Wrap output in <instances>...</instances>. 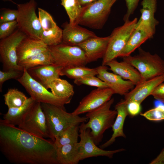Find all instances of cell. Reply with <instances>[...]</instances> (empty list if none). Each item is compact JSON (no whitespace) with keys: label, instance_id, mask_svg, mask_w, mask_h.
<instances>
[{"label":"cell","instance_id":"6da1fadb","mask_svg":"<svg viewBox=\"0 0 164 164\" xmlns=\"http://www.w3.org/2000/svg\"><path fill=\"white\" fill-rule=\"evenodd\" d=\"M0 150L15 164H59L54 142L0 121Z\"/></svg>","mask_w":164,"mask_h":164},{"label":"cell","instance_id":"7a4b0ae2","mask_svg":"<svg viewBox=\"0 0 164 164\" xmlns=\"http://www.w3.org/2000/svg\"><path fill=\"white\" fill-rule=\"evenodd\" d=\"M114 101V98H111L98 108L87 113L85 115L88 121L84 123V126L91 129L90 134L97 145L102 141L105 131L112 127L116 117V111L110 109Z\"/></svg>","mask_w":164,"mask_h":164},{"label":"cell","instance_id":"3957f363","mask_svg":"<svg viewBox=\"0 0 164 164\" xmlns=\"http://www.w3.org/2000/svg\"><path fill=\"white\" fill-rule=\"evenodd\" d=\"M42 108L45 115L50 139L54 142L55 137L59 133L69 127L80 125L88 121L85 116L75 115L67 112L60 107L46 103H41Z\"/></svg>","mask_w":164,"mask_h":164},{"label":"cell","instance_id":"277c9868","mask_svg":"<svg viewBox=\"0 0 164 164\" xmlns=\"http://www.w3.org/2000/svg\"><path fill=\"white\" fill-rule=\"evenodd\" d=\"M141 74L143 82L164 74V60L156 54H152L141 48L138 53L123 57Z\"/></svg>","mask_w":164,"mask_h":164},{"label":"cell","instance_id":"5b68a950","mask_svg":"<svg viewBox=\"0 0 164 164\" xmlns=\"http://www.w3.org/2000/svg\"><path fill=\"white\" fill-rule=\"evenodd\" d=\"M116 0H98L82 6L77 24L93 29L102 28Z\"/></svg>","mask_w":164,"mask_h":164},{"label":"cell","instance_id":"8992f818","mask_svg":"<svg viewBox=\"0 0 164 164\" xmlns=\"http://www.w3.org/2000/svg\"><path fill=\"white\" fill-rule=\"evenodd\" d=\"M17 5L18 29L27 36L40 39L43 30L36 13L37 3L35 0Z\"/></svg>","mask_w":164,"mask_h":164},{"label":"cell","instance_id":"52a82bcc","mask_svg":"<svg viewBox=\"0 0 164 164\" xmlns=\"http://www.w3.org/2000/svg\"><path fill=\"white\" fill-rule=\"evenodd\" d=\"M17 81L36 102L50 104L65 109L64 105L70 103L71 99L59 98L55 96L43 85L32 78L24 69L22 75Z\"/></svg>","mask_w":164,"mask_h":164},{"label":"cell","instance_id":"ba28073f","mask_svg":"<svg viewBox=\"0 0 164 164\" xmlns=\"http://www.w3.org/2000/svg\"><path fill=\"white\" fill-rule=\"evenodd\" d=\"M138 19L124 22L122 26L115 28L110 36V38L105 54L103 58L102 65H106L109 61L116 59L126 44L134 30Z\"/></svg>","mask_w":164,"mask_h":164},{"label":"cell","instance_id":"9c48e42d","mask_svg":"<svg viewBox=\"0 0 164 164\" xmlns=\"http://www.w3.org/2000/svg\"><path fill=\"white\" fill-rule=\"evenodd\" d=\"M18 126L21 130L35 136L50 138L46 117L40 102H35Z\"/></svg>","mask_w":164,"mask_h":164},{"label":"cell","instance_id":"30bf717a","mask_svg":"<svg viewBox=\"0 0 164 164\" xmlns=\"http://www.w3.org/2000/svg\"><path fill=\"white\" fill-rule=\"evenodd\" d=\"M54 65L63 68L85 66L87 63L84 51L77 46H72L62 43L49 46Z\"/></svg>","mask_w":164,"mask_h":164},{"label":"cell","instance_id":"8fae6325","mask_svg":"<svg viewBox=\"0 0 164 164\" xmlns=\"http://www.w3.org/2000/svg\"><path fill=\"white\" fill-rule=\"evenodd\" d=\"M26 36L18 29L9 36L1 39L0 57L3 71L12 69L24 70L17 63V48Z\"/></svg>","mask_w":164,"mask_h":164},{"label":"cell","instance_id":"7c38bea8","mask_svg":"<svg viewBox=\"0 0 164 164\" xmlns=\"http://www.w3.org/2000/svg\"><path fill=\"white\" fill-rule=\"evenodd\" d=\"M79 126L80 161L94 157L103 156L111 158L114 154L125 150L121 148L113 150H106L97 146L90 134L91 129L86 128L84 123Z\"/></svg>","mask_w":164,"mask_h":164},{"label":"cell","instance_id":"4fadbf2b","mask_svg":"<svg viewBox=\"0 0 164 164\" xmlns=\"http://www.w3.org/2000/svg\"><path fill=\"white\" fill-rule=\"evenodd\" d=\"M113 94V90L109 87L97 88L84 97L72 113L79 115L92 111L109 101Z\"/></svg>","mask_w":164,"mask_h":164},{"label":"cell","instance_id":"5bb4252c","mask_svg":"<svg viewBox=\"0 0 164 164\" xmlns=\"http://www.w3.org/2000/svg\"><path fill=\"white\" fill-rule=\"evenodd\" d=\"M95 68L98 73L97 77L113 90L114 94L125 96L135 87V84L131 81L108 71L107 66L101 65Z\"/></svg>","mask_w":164,"mask_h":164},{"label":"cell","instance_id":"9a60e30c","mask_svg":"<svg viewBox=\"0 0 164 164\" xmlns=\"http://www.w3.org/2000/svg\"><path fill=\"white\" fill-rule=\"evenodd\" d=\"M155 32L142 23H136L128 40L119 57L131 55L136 49L147 40L152 38Z\"/></svg>","mask_w":164,"mask_h":164},{"label":"cell","instance_id":"2e32d148","mask_svg":"<svg viewBox=\"0 0 164 164\" xmlns=\"http://www.w3.org/2000/svg\"><path fill=\"white\" fill-rule=\"evenodd\" d=\"M164 82V74L144 81L135 85L132 90L124 96V101L128 104L132 101L140 104L149 96L155 89Z\"/></svg>","mask_w":164,"mask_h":164},{"label":"cell","instance_id":"e0dca14e","mask_svg":"<svg viewBox=\"0 0 164 164\" xmlns=\"http://www.w3.org/2000/svg\"><path fill=\"white\" fill-rule=\"evenodd\" d=\"M110 36L105 37L97 36L90 38L77 46L84 52L87 63L103 58L107 50Z\"/></svg>","mask_w":164,"mask_h":164},{"label":"cell","instance_id":"ac0fdd59","mask_svg":"<svg viewBox=\"0 0 164 164\" xmlns=\"http://www.w3.org/2000/svg\"><path fill=\"white\" fill-rule=\"evenodd\" d=\"M78 25H71L67 22L63 24L62 43L70 46H77L97 36L93 32Z\"/></svg>","mask_w":164,"mask_h":164},{"label":"cell","instance_id":"d6986e66","mask_svg":"<svg viewBox=\"0 0 164 164\" xmlns=\"http://www.w3.org/2000/svg\"><path fill=\"white\" fill-rule=\"evenodd\" d=\"M48 49L49 46L41 40L26 36L17 48L18 65L24 60Z\"/></svg>","mask_w":164,"mask_h":164},{"label":"cell","instance_id":"ffe728a7","mask_svg":"<svg viewBox=\"0 0 164 164\" xmlns=\"http://www.w3.org/2000/svg\"><path fill=\"white\" fill-rule=\"evenodd\" d=\"M63 67L55 65L39 66L27 70L29 75L48 89V85L53 79L60 78V73Z\"/></svg>","mask_w":164,"mask_h":164},{"label":"cell","instance_id":"44dd1931","mask_svg":"<svg viewBox=\"0 0 164 164\" xmlns=\"http://www.w3.org/2000/svg\"><path fill=\"white\" fill-rule=\"evenodd\" d=\"M127 104L124 99H121L115 106V110L117 111L116 117L112 127L113 134L111 138L105 142L100 146L104 149L112 145L117 137H126L123 131L125 120L128 115Z\"/></svg>","mask_w":164,"mask_h":164},{"label":"cell","instance_id":"7402d4cb","mask_svg":"<svg viewBox=\"0 0 164 164\" xmlns=\"http://www.w3.org/2000/svg\"><path fill=\"white\" fill-rule=\"evenodd\" d=\"M106 66H109L113 73L125 80L131 81L135 86L143 82L139 71L132 65L125 61L119 62L115 59L108 62Z\"/></svg>","mask_w":164,"mask_h":164},{"label":"cell","instance_id":"603a6c76","mask_svg":"<svg viewBox=\"0 0 164 164\" xmlns=\"http://www.w3.org/2000/svg\"><path fill=\"white\" fill-rule=\"evenodd\" d=\"M57 159L59 164H77L80 161L79 142L56 147Z\"/></svg>","mask_w":164,"mask_h":164},{"label":"cell","instance_id":"cb8c5ba5","mask_svg":"<svg viewBox=\"0 0 164 164\" xmlns=\"http://www.w3.org/2000/svg\"><path fill=\"white\" fill-rule=\"evenodd\" d=\"M36 101L32 97L28 98L24 104L17 108H8L0 121L6 124L18 126L25 115L32 108Z\"/></svg>","mask_w":164,"mask_h":164},{"label":"cell","instance_id":"d4e9b609","mask_svg":"<svg viewBox=\"0 0 164 164\" xmlns=\"http://www.w3.org/2000/svg\"><path fill=\"white\" fill-rule=\"evenodd\" d=\"M157 0H143L140 10L141 17L137 23H142L148 26L155 32L156 27L159 24L155 18L156 10Z\"/></svg>","mask_w":164,"mask_h":164},{"label":"cell","instance_id":"484cf974","mask_svg":"<svg viewBox=\"0 0 164 164\" xmlns=\"http://www.w3.org/2000/svg\"><path fill=\"white\" fill-rule=\"evenodd\" d=\"M49 88L55 96L60 98L71 99L74 93L73 85L60 78L51 81L48 85Z\"/></svg>","mask_w":164,"mask_h":164},{"label":"cell","instance_id":"4316f807","mask_svg":"<svg viewBox=\"0 0 164 164\" xmlns=\"http://www.w3.org/2000/svg\"><path fill=\"white\" fill-rule=\"evenodd\" d=\"M47 65H54V60L49 48L46 51L24 60L18 64L19 66L26 70L38 66Z\"/></svg>","mask_w":164,"mask_h":164},{"label":"cell","instance_id":"83f0119b","mask_svg":"<svg viewBox=\"0 0 164 164\" xmlns=\"http://www.w3.org/2000/svg\"><path fill=\"white\" fill-rule=\"evenodd\" d=\"M79 126V125H72L57 135L54 141L56 147L78 142Z\"/></svg>","mask_w":164,"mask_h":164},{"label":"cell","instance_id":"f1b7e54d","mask_svg":"<svg viewBox=\"0 0 164 164\" xmlns=\"http://www.w3.org/2000/svg\"><path fill=\"white\" fill-rule=\"evenodd\" d=\"M98 74L96 69L89 68L85 66H77L63 68L60 73V76H65L68 78L75 80L86 76H95Z\"/></svg>","mask_w":164,"mask_h":164},{"label":"cell","instance_id":"f546056e","mask_svg":"<svg viewBox=\"0 0 164 164\" xmlns=\"http://www.w3.org/2000/svg\"><path fill=\"white\" fill-rule=\"evenodd\" d=\"M3 96L5 103L8 108L22 106L28 98L23 93L15 88L9 89Z\"/></svg>","mask_w":164,"mask_h":164},{"label":"cell","instance_id":"4dcf8cb0","mask_svg":"<svg viewBox=\"0 0 164 164\" xmlns=\"http://www.w3.org/2000/svg\"><path fill=\"white\" fill-rule=\"evenodd\" d=\"M63 30L57 25L52 29L43 31L40 39L48 46H55L62 42Z\"/></svg>","mask_w":164,"mask_h":164},{"label":"cell","instance_id":"1f68e13d","mask_svg":"<svg viewBox=\"0 0 164 164\" xmlns=\"http://www.w3.org/2000/svg\"><path fill=\"white\" fill-rule=\"evenodd\" d=\"M61 5L65 9L69 19V23L77 24L82 9L78 0H61Z\"/></svg>","mask_w":164,"mask_h":164},{"label":"cell","instance_id":"d6a6232c","mask_svg":"<svg viewBox=\"0 0 164 164\" xmlns=\"http://www.w3.org/2000/svg\"><path fill=\"white\" fill-rule=\"evenodd\" d=\"M74 83L78 85H85L97 88L108 87V85L103 81L95 76L89 75L74 80Z\"/></svg>","mask_w":164,"mask_h":164},{"label":"cell","instance_id":"836d02e7","mask_svg":"<svg viewBox=\"0 0 164 164\" xmlns=\"http://www.w3.org/2000/svg\"><path fill=\"white\" fill-rule=\"evenodd\" d=\"M39 19L43 30H47L57 25L52 16L46 10L38 8Z\"/></svg>","mask_w":164,"mask_h":164},{"label":"cell","instance_id":"e575fe53","mask_svg":"<svg viewBox=\"0 0 164 164\" xmlns=\"http://www.w3.org/2000/svg\"><path fill=\"white\" fill-rule=\"evenodd\" d=\"M24 70L12 69L5 71L0 70V91L2 92V85L6 81L10 79L17 80L22 75Z\"/></svg>","mask_w":164,"mask_h":164},{"label":"cell","instance_id":"d590c367","mask_svg":"<svg viewBox=\"0 0 164 164\" xmlns=\"http://www.w3.org/2000/svg\"><path fill=\"white\" fill-rule=\"evenodd\" d=\"M140 115L151 121H158L164 120V108L156 107L149 110Z\"/></svg>","mask_w":164,"mask_h":164},{"label":"cell","instance_id":"8d00e7d4","mask_svg":"<svg viewBox=\"0 0 164 164\" xmlns=\"http://www.w3.org/2000/svg\"><path fill=\"white\" fill-rule=\"evenodd\" d=\"M17 27L16 20L0 23V39L5 38L10 35Z\"/></svg>","mask_w":164,"mask_h":164},{"label":"cell","instance_id":"74e56055","mask_svg":"<svg viewBox=\"0 0 164 164\" xmlns=\"http://www.w3.org/2000/svg\"><path fill=\"white\" fill-rule=\"evenodd\" d=\"M18 12L17 10L3 8L0 16V23L16 20L17 17Z\"/></svg>","mask_w":164,"mask_h":164},{"label":"cell","instance_id":"f35d334b","mask_svg":"<svg viewBox=\"0 0 164 164\" xmlns=\"http://www.w3.org/2000/svg\"><path fill=\"white\" fill-rule=\"evenodd\" d=\"M127 11L123 17L124 22L129 20L130 16L134 12L140 0H125Z\"/></svg>","mask_w":164,"mask_h":164},{"label":"cell","instance_id":"ab89813d","mask_svg":"<svg viewBox=\"0 0 164 164\" xmlns=\"http://www.w3.org/2000/svg\"><path fill=\"white\" fill-rule=\"evenodd\" d=\"M127 110L128 114L134 117L138 114L141 112V104L135 101H132L127 104Z\"/></svg>","mask_w":164,"mask_h":164},{"label":"cell","instance_id":"60d3db41","mask_svg":"<svg viewBox=\"0 0 164 164\" xmlns=\"http://www.w3.org/2000/svg\"><path fill=\"white\" fill-rule=\"evenodd\" d=\"M151 95L155 100L164 103V83H162L157 86Z\"/></svg>","mask_w":164,"mask_h":164},{"label":"cell","instance_id":"b9f144b4","mask_svg":"<svg viewBox=\"0 0 164 164\" xmlns=\"http://www.w3.org/2000/svg\"><path fill=\"white\" fill-rule=\"evenodd\" d=\"M151 164H164V148L159 154L150 163Z\"/></svg>","mask_w":164,"mask_h":164},{"label":"cell","instance_id":"7bdbcfd3","mask_svg":"<svg viewBox=\"0 0 164 164\" xmlns=\"http://www.w3.org/2000/svg\"><path fill=\"white\" fill-rule=\"evenodd\" d=\"M97 0H78V1L81 5L83 6Z\"/></svg>","mask_w":164,"mask_h":164},{"label":"cell","instance_id":"ee69618b","mask_svg":"<svg viewBox=\"0 0 164 164\" xmlns=\"http://www.w3.org/2000/svg\"><path fill=\"white\" fill-rule=\"evenodd\" d=\"M155 107H159L164 108V103L158 100H156L154 102Z\"/></svg>","mask_w":164,"mask_h":164},{"label":"cell","instance_id":"f6af8a7d","mask_svg":"<svg viewBox=\"0 0 164 164\" xmlns=\"http://www.w3.org/2000/svg\"><path fill=\"white\" fill-rule=\"evenodd\" d=\"M3 0L10 1V2H12L13 3L15 4V2H14L12 0Z\"/></svg>","mask_w":164,"mask_h":164}]
</instances>
